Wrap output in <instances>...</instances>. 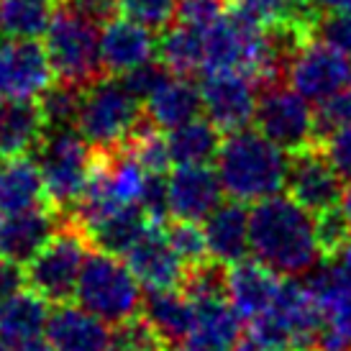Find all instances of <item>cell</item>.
<instances>
[{
    "label": "cell",
    "mask_w": 351,
    "mask_h": 351,
    "mask_svg": "<svg viewBox=\"0 0 351 351\" xmlns=\"http://www.w3.org/2000/svg\"><path fill=\"white\" fill-rule=\"evenodd\" d=\"M249 246L277 274L300 277L321 262L315 215L287 195L264 197L249 213Z\"/></svg>",
    "instance_id": "6da1fadb"
},
{
    "label": "cell",
    "mask_w": 351,
    "mask_h": 351,
    "mask_svg": "<svg viewBox=\"0 0 351 351\" xmlns=\"http://www.w3.org/2000/svg\"><path fill=\"white\" fill-rule=\"evenodd\" d=\"M215 172L234 200L259 203L277 195L287 180L285 149L267 138L259 128H239L223 138L215 154Z\"/></svg>",
    "instance_id": "7a4b0ae2"
},
{
    "label": "cell",
    "mask_w": 351,
    "mask_h": 351,
    "mask_svg": "<svg viewBox=\"0 0 351 351\" xmlns=\"http://www.w3.org/2000/svg\"><path fill=\"white\" fill-rule=\"evenodd\" d=\"M100 26L103 23L90 19L88 13L57 0V10L47 29V51L59 80L82 88L103 80L106 69L100 59Z\"/></svg>",
    "instance_id": "3957f363"
},
{
    "label": "cell",
    "mask_w": 351,
    "mask_h": 351,
    "mask_svg": "<svg viewBox=\"0 0 351 351\" xmlns=\"http://www.w3.org/2000/svg\"><path fill=\"white\" fill-rule=\"evenodd\" d=\"M95 149L77 131V126L47 128L39 147L34 149V162L39 165L44 187L51 205L67 215L88 185Z\"/></svg>",
    "instance_id": "277c9868"
},
{
    "label": "cell",
    "mask_w": 351,
    "mask_h": 351,
    "mask_svg": "<svg viewBox=\"0 0 351 351\" xmlns=\"http://www.w3.org/2000/svg\"><path fill=\"white\" fill-rule=\"evenodd\" d=\"M75 298L85 311L113 326L136 318L138 308L144 305L141 282L131 267L116 259V254L100 249L90 252L82 264Z\"/></svg>",
    "instance_id": "5b68a950"
},
{
    "label": "cell",
    "mask_w": 351,
    "mask_h": 351,
    "mask_svg": "<svg viewBox=\"0 0 351 351\" xmlns=\"http://www.w3.org/2000/svg\"><path fill=\"white\" fill-rule=\"evenodd\" d=\"M144 121L147 108L141 110L123 80H98L85 88L75 126L93 149H110L126 144Z\"/></svg>",
    "instance_id": "8992f818"
},
{
    "label": "cell",
    "mask_w": 351,
    "mask_h": 351,
    "mask_svg": "<svg viewBox=\"0 0 351 351\" xmlns=\"http://www.w3.org/2000/svg\"><path fill=\"white\" fill-rule=\"evenodd\" d=\"M88 231L64 215L59 231L49 239L26 267V277L34 293L47 298L49 302H67L77 293L80 272L88 259Z\"/></svg>",
    "instance_id": "52a82bcc"
},
{
    "label": "cell",
    "mask_w": 351,
    "mask_h": 351,
    "mask_svg": "<svg viewBox=\"0 0 351 351\" xmlns=\"http://www.w3.org/2000/svg\"><path fill=\"white\" fill-rule=\"evenodd\" d=\"M256 90L259 95L254 128H259L285 152H298L315 144V113L298 90L287 88V82L264 85Z\"/></svg>",
    "instance_id": "ba28073f"
},
{
    "label": "cell",
    "mask_w": 351,
    "mask_h": 351,
    "mask_svg": "<svg viewBox=\"0 0 351 351\" xmlns=\"http://www.w3.org/2000/svg\"><path fill=\"white\" fill-rule=\"evenodd\" d=\"M285 187L295 203H300L308 213L321 215L341 205L343 177L333 167L326 147L315 141L311 147L290 152Z\"/></svg>",
    "instance_id": "9c48e42d"
},
{
    "label": "cell",
    "mask_w": 351,
    "mask_h": 351,
    "mask_svg": "<svg viewBox=\"0 0 351 351\" xmlns=\"http://www.w3.org/2000/svg\"><path fill=\"white\" fill-rule=\"evenodd\" d=\"M287 82L308 103L318 106L351 88V57L328 47L326 41L311 39L295 54Z\"/></svg>",
    "instance_id": "30bf717a"
},
{
    "label": "cell",
    "mask_w": 351,
    "mask_h": 351,
    "mask_svg": "<svg viewBox=\"0 0 351 351\" xmlns=\"http://www.w3.org/2000/svg\"><path fill=\"white\" fill-rule=\"evenodd\" d=\"M200 95L208 118L215 126L231 134L246 128L256 113V82L236 69H215L205 72L200 80Z\"/></svg>",
    "instance_id": "8fae6325"
},
{
    "label": "cell",
    "mask_w": 351,
    "mask_h": 351,
    "mask_svg": "<svg viewBox=\"0 0 351 351\" xmlns=\"http://www.w3.org/2000/svg\"><path fill=\"white\" fill-rule=\"evenodd\" d=\"M51 59L47 47L36 39H19L0 44V98H39L51 85Z\"/></svg>",
    "instance_id": "7c38bea8"
},
{
    "label": "cell",
    "mask_w": 351,
    "mask_h": 351,
    "mask_svg": "<svg viewBox=\"0 0 351 351\" xmlns=\"http://www.w3.org/2000/svg\"><path fill=\"white\" fill-rule=\"evenodd\" d=\"M131 272L147 290H175L182 285L185 262L169 244L165 223H152L126 254Z\"/></svg>",
    "instance_id": "4fadbf2b"
},
{
    "label": "cell",
    "mask_w": 351,
    "mask_h": 351,
    "mask_svg": "<svg viewBox=\"0 0 351 351\" xmlns=\"http://www.w3.org/2000/svg\"><path fill=\"white\" fill-rule=\"evenodd\" d=\"M64 213L54 205H34L29 210L3 215L0 221V256L10 262H31L59 231Z\"/></svg>",
    "instance_id": "5bb4252c"
},
{
    "label": "cell",
    "mask_w": 351,
    "mask_h": 351,
    "mask_svg": "<svg viewBox=\"0 0 351 351\" xmlns=\"http://www.w3.org/2000/svg\"><path fill=\"white\" fill-rule=\"evenodd\" d=\"M221 177L208 165H180L169 177V208L182 221H205L221 205Z\"/></svg>",
    "instance_id": "9a60e30c"
},
{
    "label": "cell",
    "mask_w": 351,
    "mask_h": 351,
    "mask_svg": "<svg viewBox=\"0 0 351 351\" xmlns=\"http://www.w3.org/2000/svg\"><path fill=\"white\" fill-rule=\"evenodd\" d=\"M280 287V274L259 259H241L228 267V298L241 321L264 315L277 300Z\"/></svg>",
    "instance_id": "2e32d148"
},
{
    "label": "cell",
    "mask_w": 351,
    "mask_h": 351,
    "mask_svg": "<svg viewBox=\"0 0 351 351\" xmlns=\"http://www.w3.org/2000/svg\"><path fill=\"white\" fill-rule=\"evenodd\" d=\"M241 339V315L228 305L226 298L195 302L193 331L169 351H231Z\"/></svg>",
    "instance_id": "e0dca14e"
},
{
    "label": "cell",
    "mask_w": 351,
    "mask_h": 351,
    "mask_svg": "<svg viewBox=\"0 0 351 351\" xmlns=\"http://www.w3.org/2000/svg\"><path fill=\"white\" fill-rule=\"evenodd\" d=\"M156 51L154 36L147 26L131 19H110L100 34V59L108 75H123L144 64Z\"/></svg>",
    "instance_id": "ac0fdd59"
},
{
    "label": "cell",
    "mask_w": 351,
    "mask_h": 351,
    "mask_svg": "<svg viewBox=\"0 0 351 351\" xmlns=\"http://www.w3.org/2000/svg\"><path fill=\"white\" fill-rule=\"evenodd\" d=\"M47 341L54 351H108L110 328L103 318L93 315L82 305H59L57 311L49 313Z\"/></svg>",
    "instance_id": "d6986e66"
},
{
    "label": "cell",
    "mask_w": 351,
    "mask_h": 351,
    "mask_svg": "<svg viewBox=\"0 0 351 351\" xmlns=\"http://www.w3.org/2000/svg\"><path fill=\"white\" fill-rule=\"evenodd\" d=\"M47 131L41 106L23 98H0V162L34 154Z\"/></svg>",
    "instance_id": "ffe728a7"
},
{
    "label": "cell",
    "mask_w": 351,
    "mask_h": 351,
    "mask_svg": "<svg viewBox=\"0 0 351 351\" xmlns=\"http://www.w3.org/2000/svg\"><path fill=\"white\" fill-rule=\"evenodd\" d=\"M205 239L210 256L223 264H236L246 259L249 246V213L241 200L221 203L205 218Z\"/></svg>",
    "instance_id": "44dd1931"
},
{
    "label": "cell",
    "mask_w": 351,
    "mask_h": 351,
    "mask_svg": "<svg viewBox=\"0 0 351 351\" xmlns=\"http://www.w3.org/2000/svg\"><path fill=\"white\" fill-rule=\"evenodd\" d=\"M47 298L39 293H26L21 290L19 295L0 302V341L16 349L21 343L36 341L47 336V323H49V308Z\"/></svg>",
    "instance_id": "7402d4cb"
},
{
    "label": "cell",
    "mask_w": 351,
    "mask_h": 351,
    "mask_svg": "<svg viewBox=\"0 0 351 351\" xmlns=\"http://www.w3.org/2000/svg\"><path fill=\"white\" fill-rule=\"evenodd\" d=\"M203 95L200 88L182 75H169L147 98V116L156 128H177L200 116Z\"/></svg>",
    "instance_id": "603a6c76"
},
{
    "label": "cell",
    "mask_w": 351,
    "mask_h": 351,
    "mask_svg": "<svg viewBox=\"0 0 351 351\" xmlns=\"http://www.w3.org/2000/svg\"><path fill=\"white\" fill-rule=\"evenodd\" d=\"M47 193L44 177L34 156H13L0 162V213H19L41 205Z\"/></svg>",
    "instance_id": "cb8c5ba5"
},
{
    "label": "cell",
    "mask_w": 351,
    "mask_h": 351,
    "mask_svg": "<svg viewBox=\"0 0 351 351\" xmlns=\"http://www.w3.org/2000/svg\"><path fill=\"white\" fill-rule=\"evenodd\" d=\"M144 318L154 326L167 346H175L193 331L195 302L182 290H149L144 298Z\"/></svg>",
    "instance_id": "d4e9b609"
},
{
    "label": "cell",
    "mask_w": 351,
    "mask_h": 351,
    "mask_svg": "<svg viewBox=\"0 0 351 351\" xmlns=\"http://www.w3.org/2000/svg\"><path fill=\"white\" fill-rule=\"evenodd\" d=\"M152 223L154 221L147 215V210L134 203L113 210L110 215L100 218L98 223L88 226L85 231H88L90 244L95 249L118 256V254H128V249L136 244Z\"/></svg>",
    "instance_id": "484cf974"
},
{
    "label": "cell",
    "mask_w": 351,
    "mask_h": 351,
    "mask_svg": "<svg viewBox=\"0 0 351 351\" xmlns=\"http://www.w3.org/2000/svg\"><path fill=\"white\" fill-rule=\"evenodd\" d=\"M169 154L180 165H208L221 149V128L210 118H193L182 126L172 128L169 134Z\"/></svg>",
    "instance_id": "4316f807"
},
{
    "label": "cell",
    "mask_w": 351,
    "mask_h": 351,
    "mask_svg": "<svg viewBox=\"0 0 351 351\" xmlns=\"http://www.w3.org/2000/svg\"><path fill=\"white\" fill-rule=\"evenodd\" d=\"M156 54L175 75H195L205 67V31L177 23L159 39Z\"/></svg>",
    "instance_id": "83f0119b"
},
{
    "label": "cell",
    "mask_w": 351,
    "mask_h": 351,
    "mask_svg": "<svg viewBox=\"0 0 351 351\" xmlns=\"http://www.w3.org/2000/svg\"><path fill=\"white\" fill-rule=\"evenodd\" d=\"M57 0H0V23L5 34L19 39H36L47 34Z\"/></svg>",
    "instance_id": "f1b7e54d"
},
{
    "label": "cell",
    "mask_w": 351,
    "mask_h": 351,
    "mask_svg": "<svg viewBox=\"0 0 351 351\" xmlns=\"http://www.w3.org/2000/svg\"><path fill=\"white\" fill-rule=\"evenodd\" d=\"M228 5L246 13L249 19L259 21L262 26L298 23L313 31L315 21L321 16L311 5V0H228Z\"/></svg>",
    "instance_id": "f546056e"
},
{
    "label": "cell",
    "mask_w": 351,
    "mask_h": 351,
    "mask_svg": "<svg viewBox=\"0 0 351 351\" xmlns=\"http://www.w3.org/2000/svg\"><path fill=\"white\" fill-rule=\"evenodd\" d=\"M180 287L193 302L226 298L228 295V264L218 262L213 256L200 264H190Z\"/></svg>",
    "instance_id": "4dcf8cb0"
},
{
    "label": "cell",
    "mask_w": 351,
    "mask_h": 351,
    "mask_svg": "<svg viewBox=\"0 0 351 351\" xmlns=\"http://www.w3.org/2000/svg\"><path fill=\"white\" fill-rule=\"evenodd\" d=\"M82 95H85L82 85L64 82V80H59L57 85H49L44 90L39 106L41 113H44V121H47V128L75 126L80 106H82Z\"/></svg>",
    "instance_id": "1f68e13d"
},
{
    "label": "cell",
    "mask_w": 351,
    "mask_h": 351,
    "mask_svg": "<svg viewBox=\"0 0 351 351\" xmlns=\"http://www.w3.org/2000/svg\"><path fill=\"white\" fill-rule=\"evenodd\" d=\"M108 351H167V343L147 318H131L118 323L110 333Z\"/></svg>",
    "instance_id": "d6a6232c"
},
{
    "label": "cell",
    "mask_w": 351,
    "mask_h": 351,
    "mask_svg": "<svg viewBox=\"0 0 351 351\" xmlns=\"http://www.w3.org/2000/svg\"><path fill=\"white\" fill-rule=\"evenodd\" d=\"M167 236H169V244L175 246V252L180 254V259L185 262V267L210 259L205 228H200L197 221H182V218H177L175 223L167 226Z\"/></svg>",
    "instance_id": "836d02e7"
},
{
    "label": "cell",
    "mask_w": 351,
    "mask_h": 351,
    "mask_svg": "<svg viewBox=\"0 0 351 351\" xmlns=\"http://www.w3.org/2000/svg\"><path fill=\"white\" fill-rule=\"evenodd\" d=\"M118 10L149 31H165L175 19L177 0H118Z\"/></svg>",
    "instance_id": "e575fe53"
},
{
    "label": "cell",
    "mask_w": 351,
    "mask_h": 351,
    "mask_svg": "<svg viewBox=\"0 0 351 351\" xmlns=\"http://www.w3.org/2000/svg\"><path fill=\"white\" fill-rule=\"evenodd\" d=\"M313 113H315V141L323 144L331 134L351 123V90H343L339 95L318 103Z\"/></svg>",
    "instance_id": "d590c367"
},
{
    "label": "cell",
    "mask_w": 351,
    "mask_h": 351,
    "mask_svg": "<svg viewBox=\"0 0 351 351\" xmlns=\"http://www.w3.org/2000/svg\"><path fill=\"white\" fill-rule=\"evenodd\" d=\"M138 205L147 210L154 223H167L172 208H169V180H165V172H147Z\"/></svg>",
    "instance_id": "8d00e7d4"
},
{
    "label": "cell",
    "mask_w": 351,
    "mask_h": 351,
    "mask_svg": "<svg viewBox=\"0 0 351 351\" xmlns=\"http://www.w3.org/2000/svg\"><path fill=\"white\" fill-rule=\"evenodd\" d=\"M228 0H177L175 19L182 26L208 31L226 13Z\"/></svg>",
    "instance_id": "74e56055"
},
{
    "label": "cell",
    "mask_w": 351,
    "mask_h": 351,
    "mask_svg": "<svg viewBox=\"0 0 351 351\" xmlns=\"http://www.w3.org/2000/svg\"><path fill=\"white\" fill-rule=\"evenodd\" d=\"M169 75H175L172 69L167 67L162 59H147L144 64H138V67H134V69H128V72H123V85H126L134 95H136L138 100L144 98L147 100L152 93H154L162 82H165Z\"/></svg>",
    "instance_id": "f35d334b"
},
{
    "label": "cell",
    "mask_w": 351,
    "mask_h": 351,
    "mask_svg": "<svg viewBox=\"0 0 351 351\" xmlns=\"http://www.w3.org/2000/svg\"><path fill=\"white\" fill-rule=\"evenodd\" d=\"M313 39L326 41L328 47L351 57V13H321L313 29Z\"/></svg>",
    "instance_id": "ab89813d"
},
{
    "label": "cell",
    "mask_w": 351,
    "mask_h": 351,
    "mask_svg": "<svg viewBox=\"0 0 351 351\" xmlns=\"http://www.w3.org/2000/svg\"><path fill=\"white\" fill-rule=\"evenodd\" d=\"M323 147H326V152L331 156L333 167L339 169V175L343 180H351V123H346L336 134H331L323 141Z\"/></svg>",
    "instance_id": "60d3db41"
},
{
    "label": "cell",
    "mask_w": 351,
    "mask_h": 351,
    "mask_svg": "<svg viewBox=\"0 0 351 351\" xmlns=\"http://www.w3.org/2000/svg\"><path fill=\"white\" fill-rule=\"evenodd\" d=\"M26 282H29V277L21 269V264L0 256V302H5L8 298L19 295L26 287Z\"/></svg>",
    "instance_id": "b9f144b4"
},
{
    "label": "cell",
    "mask_w": 351,
    "mask_h": 351,
    "mask_svg": "<svg viewBox=\"0 0 351 351\" xmlns=\"http://www.w3.org/2000/svg\"><path fill=\"white\" fill-rule=\"evenodd\" d=\"M318 13H351V0H311Z\"/></svg>",
    "instance_id": "7bdbcfd3"
},
{
    "label": "cell",
    "mask_w": 351,
    "mask_h": 351,
    "mask_svg": "<svg viewBox=\"0 0 351 351\" xmlns=\"http://www.w3.org/2000/svg\"><path fill=\"white\" fill-rule=\"evenodd\" d=\"M341 213H343V218H346V226H349V231H351V185L343 190V195H341Z\"/></svg>",
    "instance_id": "ee69618b"
},
{
    "label": "cell",
    "mask_w": 351,
    "mask_h": 351,
    "mask_svg": "<svg viewBox=\"0 0 351 351\" xmlns=\"http://www.w3.org/2000/svg\"><path fill=\"white\" fill-rule=\"evenodd\" d=\"M231 351H262V349H259V346H256V343H254L252 339L246 336V339H239V341L234 343V349H231Z\"/></svg>",
    "instance_id": "f6af8a7d"
},
{
    "label": "cell",
    "mask_w": 351,
    "mask_h": 351,
    "mask_svg": "<svg viewBox=\"0 0 351 351\" xmlns=\"http://www.w3.org/2000/svg\"><path fill=\"white\" fill-rule=\"evenodd\" d=\"M287 351H321L318 346H295V349H287Z\"/></svg>",
    "instance_id": "bcb514c9"
},
{
    "label": "cell",
    "mask_w": 351,
    "mask_h": 351,
    "mask_svg": "<svg viewBox=\"0 0 351 351\" xmlns=\"http://www.w3.org/2000/svg\"><path fill=\"white\" fill-rule=\"evenodd\" d=\"M0 351H10V346H5V343L0 341Z\"/></svg>",
    "instance_id": "7dc6e473"
},
{
    "label": "cell",
    "mask_w": 351,
    "mask_h": 351,
    "mask_svg": "<svg viewBox=\"0 0 351 351\" xmlns=\"http://www.w3.org/2000/svg\"><path fill=\"white\" fill-rule=\"evenodd\" d=\"M3 34H5V29H3V23H0V36H3Z\"/></svg>",
    "instance_id": "c3c4849f"
}]
</instances>
